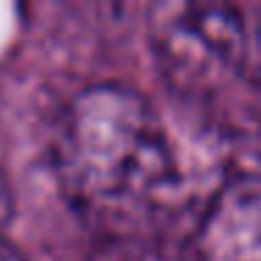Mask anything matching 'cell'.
Masks as SVG:
<instances>
[{
    "instance_id": "obj_1",
    "label": "cell",
    "mask_w": 261,
    "mask_h": 261,
    "mask_svg": "<svg viewBox=\"0 0 261 261\" xmlns=\"http://www.w3.org/2000/svg\"><path fill=\"white\" fill-rule=\"evenodd\" d=\"M54 171L65 197L98 219L143 214L177 177L158 110L124 85H93L68 104L54 138Z\"/></svg>"
},
{
    "instance_id": "obj_2",
    "label": "cell",
    "mask_w": 261,
    "mask_h": 261,
    "mask_svg": "<svg viewBox=\"0 0 261 261\" xmlns=\"http://www.w3.org/2000/svg\"><path fill=\"white\" fill-rule=\"evenodd\" d=\"M154 57L180 90L202 93L244 70L247 14L227 3H174L154 12Z\"/></svg>"
},
{
    "instance_id": "obj_3",
    "label": "cell",
    "mask_w": 261,
    "mask_h": 261,
    "mask_svg": "<svg viewBox=\"0 0 261 261\" xmlns=\"http://www.w3.org/2000/svg\"><path fill=\"white\" fill-rule=\"evenodd\" d=\"M199 261H261V177L242 174L214 194L197 233Z\"/></svg>"
},
{
    "instance_id": "obj_4",
    "label": "cell",
    "mask_w": 261,
    "mask_h": 261,
    "mask_svg": "<svg viewBox=\"0 0 261 261\" xmlns=\"http://www.w3.org/2000/svg\"><path fill=\"white\" fill-rule=\"evenodd\" d=\"M244 14H247V54H244L242 76L261 85V6H255L253 17L247 9H244Z\"/></svg>"
},
{
    "instance_id": "obj_5",
    "label": "cell",
    "mask_w": 261,
    "mask_h": 261,
    "mask_svg": "<svg viewBox=\"0 0 261 261\" xmlns=\"http://www.w3.org/2000/svg\"><path fill=\"white\" fill-rule=\"evenodd\" d=\"M12 216H14V191H12L9 177L0 171V233L6 230V225L12 222Z\"/></svg>"
},
{
    "instance_id": "obj_6",
    "label": "cell",
    "mask_w": 261,
    "mask_h": 261,
    "mask_svg": "<svg viewBox=\"0 0 261 261\" xmlns=\"http://www.w3.org/2000/svg\"><path fill=\"white\" fill-rule=\"evenodd\" d=\"M0 261H23V255H20L12 244H6L3 239H0Z\"/></svg>"
}]
</instances>
